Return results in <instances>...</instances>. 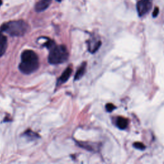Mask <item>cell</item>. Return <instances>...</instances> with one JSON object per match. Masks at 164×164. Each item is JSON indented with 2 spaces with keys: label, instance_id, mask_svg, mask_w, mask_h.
<instances>
[{
  "label": "cell",
  "instance_id": "cell-1",
  "mask_svg": "<svg viewBox=\"0 0 164 164\" xmlns=\"http://www.w3.org/2000/svg\"><path fill=\"white\" fill-rule=\"evenodd\" d=\"M39 61L37 55L32 50H25L21 55V60L19 64V70L22 73L29 74L37 70Z\"/></svg>",
  "mask_w": 164,
  "mask_h": 164
},
{
  "label": "cell",
  "instance_id": "cell-2",
  "mask_svg": "<svg viewBox=\"0 0 164 164\" xmlns=\"http://www.w3.org/2000/svg\"><path fill=\"white\" fill-rule=\"evenodd\" d=\"M50 49L48 62L51 64H59L64 63L69 57V53L66 47L64 45H56L53 41H48L45 44Z\"/></svg>",
  "mask_w": 164,
  "mask_h": 164
},
{
  "label": "cell",
  "instance_id": "cell-3",
  "mask_svg": "<svg viewBox=\"0 0 164 164\" xmlns=\"http://www.w3.org/2000/svg\"><path fill=\"white\" fill-rule=\"evenodd\" d=\"M29 25L24 21H12L5 22L1 27V30L14 37H21L28 31Z\"/></svg>",
  "mask_w": 164,
  "mask_h": 164
},
{
  "label": "cell",
  "instance_id": "cell-4",
  "mask_svg": "<svg viewBox=\"0 0 164 164\" xmlns=\"http://www.w3.org/2000/svg\"><path fill=\"white\" fill-rule=\"evenodd\" d=\"M152 0H139L137 3V11L140 17L145 15L152 8Z\"/></svg>",
  "mask_w": 164,
  "mask_h": 164
},
{
  "label": "cell",
  "instance_id": "cell-5",
  "mask_svg": "<svg viewBox=\"0 0 164 164\" xmlns=\"http://www.w3.org/2000/svg\"><path fill=\"white\" fill-rule=\"evenodd\" d=\"M52 0H40L35 4V9L36 12H41L46 11L51 4Z\"/></svg>",
  "mask_w": 164,
  "mask_h": 164
},
{
  "label": "cell",
  "instance_id": "cell-6",
  "mask_svg": "<svg viewBox=\"0 0 164 164\" xmlns=\"http://www.w3.org/2000/svg\"><path fill=\"white\" fill-rule=\"evenodd\" d=\"M72 72H73V69H72V68L71 67L69 66L64 71V73L62 74L60 77L58 78V80L57 81V86L65 83V81H67L69 78V77L71 76Z\"/></svg>",
  "mask_w": 164,
  "mask_h": 164
},
{
  "label": "cell",
  "instance_id": "cell-7",
  "mask_svg": "<svg viewBox=\"0 0 164 164\" xmlns=\"http://www.w3.org/2000/svg\"><path fill=\"white\" fill-rule=\"evenodd\" d=\"M101 44V42L100 40H97L96 39H92L88 42V50H89L90 53H94L100 48Z\"/></svg>",
  "mask_w": 164,
  "mask_h": 164
},
{
  "label": "cell",
  "instance_id": "cell-8",
  "mask_svg": "<svg viewBox=\"0 0 164 164\" xmlns=\"http://www.w3.org/2000/svg\"><path fill=\"white\" fill-rule=\"evenodd\" d=\"M7 48V38L0 33V57L4 55Z\"/></svg>",
  "mask_w": 164,
  "mask_h": 164
},
{
  "label": "cell",
  "instance_id": "cell-9",
  "mask_svg": "<svg viewBox=\"0 0 164 164\" xmlns=\"http://www.w3.org/2000/svg\"><path fill=\"white\" fill-rule=\"evenodd\" d=\"M86 67H87V63L86 62H83V63L81 64L80 67L78 68V69L77 70L76 73V74H75V76H74L75 81L81 79L82 76H83L84 74L85 73V71H86Z\"/></svg>",
  "mask_w": 164,
  "mask_h": 164
},
{
  "label": "cell",
  "instance_id": "cell-10",
  "mask_svg": "<svg viewBox=\"0 0 164 164\" xmlns=\"http://www.w3.org/2000/svg\"><path fill=\"white\" fill-rule=\"evenodd\" d=\"M128 125V120L123 117H118L116 120V126L120 130L126 129Z\"/></svg>",
  "mask_w": 164,
  "mask_h": 164
},
{
  "label": "cell",
  "instance_id": "cell-11",
  "mask_svg": "<svg viewBox=\"0 0 164 164\" xmlns=\"http://www.w3.org/2000/svg\"><path fill=\"white\" fill-rule=\"evenodd\" d=\"M79 145L82 147H83V148L85 149H88V150H89V151H94L95 149H96V147H94V144H89V143H81Z\"/></svg>",
  "mask_w": 164,
  "mask_h": 164
},
{
  "label": "cell",
  "instance_id": "cell-12",
  "mask_svg": "<svg viewBox=\"0 0 164 164\" xmlns=\"http://www.w3.org/2000/svg\"><path fill=\"white\" fill-rule=\"evenodd\" d=\"M133 146L134 147H135V148L137 149L144 150L146 149V146L141 142H135L133 144Z\"/></svg>",
  "mask_w": 164,
  "mask_h": 164
},
{
  "label": "cell",
  "instance_id": "cell-13",
  "mask_svg": "<svg viewBox=\"0 0 164 164\" xmlns=\"http://www.w3.org/2000/svg\"><path fill=\"white\" fill-rule=\"evenodd\" d=\"M116 109V107L111 103H108L106 104V110L109 112H111L113 110Z\"/></svg>",
  "mask_w": 164,
  "mask_h": 164
},
{
  "label": "cell",
  "instance_id": "cell-14",
  "mask_svg": "<svg viewBox=\"0 0 164 164\" xmlns=\"http://www.w3.org/2000/svg\"><path fill=\"white\" fill-rule=\"evenodd\" d=\"M158 13H159V8L158 7H156L154 10L153 13V18H156L157 17V15H158Z\"/></svg>",
  "mask_w": 164,
  "mask_h": 164
},
{
  "label": "cell",
  "instance_id": "cell-15",
  "mask_svg": "<svg viewBox=\"0 0 164 164\" xmlns=\"http://www.w3.org/2000/svg\"><path fill=\"white\" fill-rule=\"evenodd\" d=\"M1 1H0V4H1Z\"/></svg>",
  "mask_w": 164,
  "mask_h": 164
}]
</instances>
